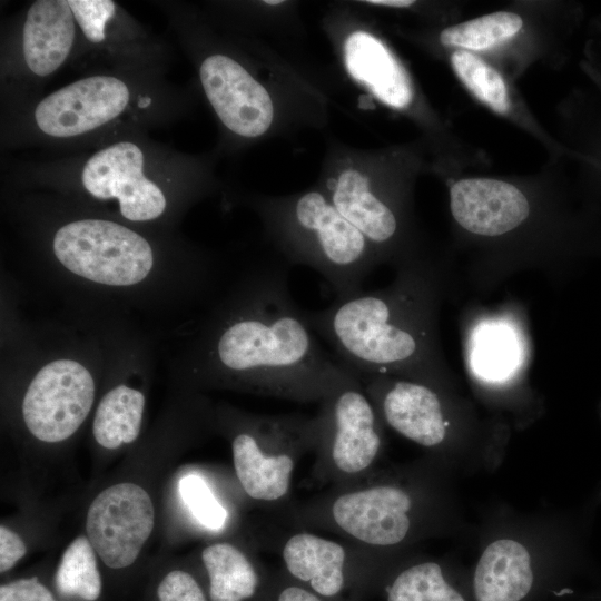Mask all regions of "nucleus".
I'll return each mask as SVG.
<instances>
[{"instance_id": "nucleus-27", "label": "nucleus", "mask_w": 601, "mask_h": 601, "mask_svg": "<svg viewBox=\"0 0 601 601\" xmlns=\"http://www.w3.org/2000/svg\"><path fill=\"white\" fill-rule=\"evenodd\" d=\"M68 4L86 38L91 42L105 39V26L114 17L110 0H68Z\"/></svg>"}, {"instance_id": "nucleus-35", "label": "nucleus", "mask_w": 601, "mask_h": 601, "mask_svg": "<svg viewBox=\"0 0 601 601\" xmlns=\"http://www.w3.org/2000/svg\"><path fill=\"white\" fill-rule=\"evenodd\" d=\"M595 598H597V599H598L599 601H601V595H599V597H595Z\"/></svg>"}, {"instance_id": "nucleus-18", "label": "nucleus", "mask_w": 601, "mask_h": 601, "mask_svg": "<svg viewBox=\"0 0 601 601\" xmlns=\"http://www.w3.org/2000/svg\"><path fill=\"white\" fill-rule=\"evenodd\" d=\"M332 204L374 245L388 243L397 231L395 214L374 195L368 178L357 170L341 174L333 187Z\"/></svg>"}, {"instance_id": "nucleus-5", "label": "nucleus", "mask_w": 601, "mask_h": 601, "mask_svg": "<svg viewBox=\"0 0 601 601\" xmlns=\"http://www.w3.org/2000/svg\"><path fill=\"white\" fill-rule=\"evenodd\" d=\"M316 418L315 483L337 485L373 470L383 446L382 425L358 377L322 401Z\"/></svg>"}, {"instance_id": "nucleus-22", "label": "nucleus", "mask_w": 601, "mask_h": 601, "mask_svg": "<svg viewBox=\"0 0 601 601\" xmlns=\"http://www.w3.org/2000/svg\"><path fill=\"white\" fill-rule=\"evenodd\" d=\"M95 549L86 536L73 540L66 549L56 572L60 594L95 601L101 592V578Z\"/></svg>"}, {"instance_id": "nucleus-6", "label": "nucleus", "mask_w": 601, "mask_h": 601, "mask_svg": "<svg viewBox=\"0 0 601 601\" xmlns=\"http://www.w3.org/2000/svg\"><path fill=\"white\" fill-rule=\"evenodd\" d=\"M52 249L69 273L109 287L137 285L155 265L152 248L142 236L105 219L66 224L55 234Z\"/></svg>"}, {"instance_id": "nucleus-8", "label": "nucleus", "mask_w": 601, "mask_h": 601, "mask_svg": "<svg viewBox=\"0 0 601 601\" xmlns=\"http://www.w3.org/2000/svg\"><path fill=\"white\" fill-rule=\"evenodd\" d=\"M154 524L149 494L141 486L125 482L95 497L87 512L86 531L102 562L111 569H122L136 561Z\"/></svg>"}, {"instance_id": "nucleus-7", "label": "nucleus", "mask_w": 601, "mask_h": 601, "mask_svg": "<svg viewBox=\"0 0 601 601\" xmlns=\"http://www.w3.org/2000/svg\"><path fill=\"white\" fill-rule=\"evenodd\" d=\"M95 400L90 371L72 358L45 364L33 376L22 401V417L38 440L57 443L83 423Z\"/></svg>"}, {"instance_id": "nucleus-10", "label": "nucleus", "mask_w": 601, "mask_h": 601, "mask_svg": "<svg viewBox=\"0 0 601 601\" xmlns=\"http://www.w3.org/2000/svg\"><path fill=\"white\" fill-rule=\"evenodd\" d=\"M141 149L128 141L91 156L82 170L86 190L97 199H117L121 215L131 221L158 218L166 208L161 189L142 173Z\"/></svg>"}, {"instance_id": "nucleus-1", "label": "nucleus", "mask_w": 601, "mask_h": 601, "mask_svg": "<svg viewBox=\"0 0 601 601\" xmlns=\"http://www.w3.org/2000/svg\"><path fill=\"white\" fill-rule=\"evenodd\" d=\"M316 335L292 296L288 267L272 264L244 274L215 307L191 364L208 383L321 403L357 375Z\"/></svg>"}, {"instance_id": "nucleus-3", "label": "nucleus", "mask_w": 601, "mask_h": 601, "mask_svg": "<svg viewBox=\"0 0 601 601\" xmlns=\"http://www.w3.org/2000/svg\"><path fill=\"white\" fill-rule=\"evenodd\" d=\"M317 428L316 415L302 413L238 417L231 453L244 492L255 501L284 505L297 463L315 451Z\"/></svg>"}, {"instance_id": "nucleus-21", "label": "nucleus", "mask_w": 601, "mask_h": 601, "mask_svg": "<svg viewBox=\"0 0 601 601\" xmlns=\"http://www.w3.org/2000/svg\"><path fill=\"white\" fill-rule=\"evenodd\" d=\"M387 601H469L435 561H422L400 570L386 587Z\"/></svg>"}, {"instance_id": "nucleus-24", "label": "nucleus", "mask_w": 601, "mask_h": 601, "mask_svg": "<svg viewBox=\"0 0 601 601\" xmlns=\"http://www.w3.org/2000/svg\"><path fill=\"white\" fill-rule=\"evenodd\" d=\"M523 21L512 12H494L444 29L441 42L471 50H485L513 37Z\"/></svg>"}, {"instance_id": "nucleus-26", "label": "nucleus", "mask_w": 601, "mask_h": 601, "mask_svg": "<svg viewBox=\"0 0 601 601\" xmlns=\"http://www.w3.org/2000/svg\"><path fill=\"white\" fill-rule=\"evenodd\" d=\"M179 493L188 511L201 526L218 532L226 525L228 512L204 477L198 474L184 476L179 481Z\"/></svg>"}, {"instance_id": "nucleus-15", "label": "nucleus", "mask_w": 601, "mask_h": 601, "mask_svg": "<svg viewBox=\"0 0 601 601\" xmlns=\"http://www.w3.org/2000/svg\"><path fill=\"white\" fill-rule=\"evenodd\" d=\"M535 589L536 574L524 545L501 539L485 548L472 578L473 601H528Z\"/></svg>"}, {"instance_id": "nucleus-33", "label": "nucleus", "mask_w": 601, "mask_h": 601, "mask_svg": "<svg viewBox=\"0 0 601 601\" xmlns=\"http://www.w3.org/2000/svg\"><path fill=\"white\" fill-rule=\"evenodd\" d=\"M266 4L276 6L283 3L280 0H266L264 1Z\"/></svg>"}, {"instance_id": "nucleus-16", "label": "nucleus", "mask_w": 601, "mask_h": 601, "mask_svg": "<svg viewBox=\"0 0 601 601\" xmlns=\"http://www.w3.org/2000/svg\"><path fill=\"white\" fill-rule=\"evenodd\" d=\"M349 75L384 104L404 108L413 98L410 78L392 52L365 31L348 36L344 46Z\"/></svg>"}, {"instance_id": "nucleus-34", "label": "nucleus", "mask_w": 601, "mask_h": 601, "mask_svg": "<svg viewBox=\"0 0 601 601\" xmlns=\"http://www.w3.org/2000/svg\"><path fill=\"white\" fill-rule=\"evenodd\" d=\"M149 101H150L149 98H144V99L140 100L139 106L140 107H146L149 104Z\"/></svg>"}, {"instance_id": "nucleus-20", "label": "nucleus", "mask_w": 601, "mask_h": 601, "mask_svg": "<svg viewBox=\"0 0 601 601\" xmlns=\"http://www.w3.org/2000/svg\"><path fill=\"white\" fill-rule=\"evenodd\" d=\"M145 402L140 391L125 384L108 391L97 406L92 423L98 444L115 450L132 443L140 432Z\"/></svg>"}, {"instance_id": "nucleus-25", "label": "nucleus", "mask_w": 601, "mask_h": 601, "mask_svg": "<svg viewBox=\"0 0 601 601\" xmlns=\"http://www.w3.org/2000/svg\"><path fill=\"white\" fill-rule=\"evenodd\" d=\"M451 61L459 78L477 99L500 114L509 110L506 86L495 69L465 50H456Z\"/></svg>"}, {"instance_id": "nucleus-29", "label": "nucleus", "mask_w": 601, "mask_h": 601, "mask_svg": "<svg viewBox=\"0 0 601 601\" xmlns=\"http://www.w3.org/2000/svg\"><path fill=\"white\" fill-rule=\"evenodd\" d=\"M0 601H56L36 577L20 579L0 587Z\"/></svg>"}, {"instance_id": "nucleus-23", "label": "nucleus", "mask_w": 601, "mask_h": 601, "mask_svg": "<svg viewBox=\"0 0 601 601\" xmlns=\"http://www.w3.org/2000/svg\"><path fill=\"white\" fill-rule=\"evenodd\" d=\"M518 346L515 336L504 325L487 324L479 327L472 344V367L487 380L505 378L515 367Z\"/></svg>"}, {"instance_id": "nucleus-31", "label": "nucleus", "mask_w": 601, "mask_h": 601, "mask_svg": "<svg viewBox=\"0 0 601 601\" xmlns=\"http://www.w3.org/2000/svg\"><path fill=\"white\" fill-rule=\"evenodd\" d=\"M276 601H324L321 597L300 584H288L280 589Z\"/></svg>"}, {"instance_id": "nucleus-28", "label": "nucleus", "mask_w": 601, "mask_h": 601, "mask_svg": "<svg viewBox=\"0 0 601 601\" xmlns=\"http://www.w3.org/2000/svg\"><path fill=\"white\" fill-rule=\"evenodd\" d=\"M159 601H207L197 581L187 572L174 570L159 583Z\"/></svg>"}, {"instance_id": "nucleus-2", "label": "nucleus", "mask_w": 601, "mask_h": 601, "mask_svg": "<svg viewBox=\"0 0 601 601\" xmlns=\"http://www.w3.org/2000/svg\"><path fill=\"white\" fill-rule=\"evenodd\" d=\"M398 285L388 292H361L318 311L304 309L312 329L353 373L384 375L418 364L421 328H414L413 296Z\"/></svg>"}, {"instance_id": "nucleus-14", "label": "nucleus", "mask_w": 601, "mask_h": 601, "mask_svg": "<svg viewBox=\"0 0 601 601\" xmlns=\"http://www.w3.org/2000/svg\"><path fill=\"white\" fill-rule=\"evenodd\" d=\"M451 211L464 229L482 236H499L523 223L530 206L525 196L509 183L471 178L452 186Z\"/></svg>"}, {"instance_id": "nucleus-9", "label": "nucleus", "mask_w": 601, "mask_h": 601, "mask_svg": "<svg viewBox=\"0 0 601 601\" xmlns=\"http://www.w3.org/2000/svg\"><path fill=\"white\" fill-rule=\"evenodd\" d=\"M279 552L286 572L323 600L339 597L352 574L374 573L381 562L380 556L346 541L302 529L283 540Z\"/></svg>"}, {"instance_id": "nucleus-11", "label": "nucleus", "mask_w": 601, "mask_h": 601, "mask_svg": "<svg viewBox=\"0 0 601 601\" xmlns=\"http://www.w3.org/2000/svg\"><path fill=\"white\" fill-rule=\"evenodd\" d=\"M128 101L125 82L110 76H92L46 97L38 104L35 119L49 136L72 137L115 119Z\"/></svg>"}, {"instance_id": "nucleus-17", "label": "nucleus", "mask_w": 601, "mask_h": 601, "mask_svg": "<svg viewBox=\"0 0 601 601\" xmlns=\"http://www.w3.org/2000/svg\"><path fill=\"white\" fill-rule=\"evenodd\" d=\"M75 39L73 13L65 0H38L28 10L22 49L29 69L48 76L70 52Z\"/></svg>"}, {"instance_id": "nucleus-19", "label": "nucleus", "mask_w": 601, "mask_h": 601, "mask_svg": "<svg viewBox=\"0 0 601 601\" xmlns=\"http://www.w3.org/2000/svg\"><path fill=\"white\" fill-rule=\"evenodd\" d=\"M201 560L209 578L211 601H245L255 595L259 575L254 563L229 542L206 546Z\"/></svg>"}, {"instance_id": "nucleus-30", "label": "nucleus", "mask_w": 601, "mask_h": 601, "mask_svg": "<svg viewBox=\"0 0 601 601\" xmlns=\"http://www.w3.org/2000/svg\"><path fill=\"white\" fill-rule=\"evenodd\" d=\"M20 536L4 525L0 526V571L7 572L26 554Z\"/></svg>"}, {"instance_id": "nucleus-4", "label": "nucleus", "mask_w": 601, "mask_h": 601, "mask_svg": "<svg viewBox=\"0 0 601 601\" xmlns=\"http://www.w3.org/2000/svg\"><path fill=\"white\" fill-rule=\"evenodd\" d=\"M294 235H287L289 263L322 275L343 299L363 292L374 254L365 236L318 191L300 196L292 208Z\"/></svg>"}, {"instance_id": "nucleus-32", "label": "nucleus", "mask_w": 601, "mask_h": 601, "mask_svg": "<svg viewBox=\"0 0 601 601\" xmlns=\"http://www.w3.org/2000/svg\"><path fill=\"white\" fill-rule=\"evenodd\" d=\"M366 3L376 4V6L405 8L413 4L414 1H411V0H370V1H366Z\"/></svg>"}, {"instance_id": "nucleus-12", "label": "nucleus", "mask_w": 601, "mask_h": 601, "mask_svg": "<svg viewBox=\"0 0 601 601\" xmlns=\"http://www.w3.org/2000/svg\"><path fill=\"white\" fill-rule=\"evenodd\" d=\"M380 417L394 431L424 447L446 437L447 421L439 395L422 383L357 374Z\"/></svg>"}, {"instance_id": "nucleus-13", "label": "nucleus", "mask_w": 601, "mask_h": 601, "mask_svg": "<svg viewBox=\"0 0 601 601\" xmlns=\"http://www.w3.org/2000/svg\"><path fill=\"white\" fill-rule=\"evenodd\" d=\"M205 93L223 124L243 137L263 135L274 116L267 90L229 57L214 55L200 66Z\"/></svg>"}]
</instances>
